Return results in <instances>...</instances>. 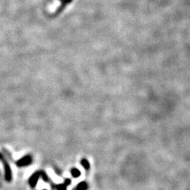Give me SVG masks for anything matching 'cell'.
Masks as SVG:
<instances>
[{"label":"cell","instance_id":"6da1fadb","mask_svg":"<svg viewBox=\"0 0 190 190\" xmlns=\"http://www.w3.org/2000/svg\"><path fill=\"white\" fill-rule=\"evenodd\" d=\"M30 162H31L30 157H29V156H27V157L23 158L22 159L20 160L19 162H18V166H27V165H29V164L30 163Z\"/></svg>","mask_w":190,"mask_h":190},{"label":"cell","instance_id":"7a4b0ae2","mask_svg":"<svg viewBox=\"0 0 190 190\" xmlns=\"http://www.w3.org/2000/svg\"><path fill=\"white\" fill-rule=\"evenodd\" d=\"M38 178H39V174H38V173H35V174L33 175V177H31V179H30L31 185H33V186L35 185V184L37 183Z\"/></svg>","mask_w":190,"mask_h":190},{"label":"cell","instance_id":"3957f363","mask_svg":"<svg viewBox=\"0 0 190 190\" xmlns=\"http://www.w3.org/2000/svg\"><path fill=\"white\" fill-rule=\"evenodd\" d=\"M87 188V184L86 182H81L79 184V185L77 186L78 190H86Z\"/></svg>","mask_w":190,"mask_h":190},{"label":"cell","instance_id":"277c9868","mask_svg":"<svg viewBox=\"0 0 190 190\" xmlns=\"http://www.w3.org/2000/svg\"><path fill=\"white\" fill-rule=\"evenodd\" d=\"M81 163L86 170H88V169L90 168V163H89V162H88L86 159H85V158H83V159L82 160Z\"/></svg>","mask_w":190,"mask_h":190},{"label":"cell","instance_id":"5b68a950","mask_svg":"<svg viewBox=\"0 0 190 190\" xmlns=\"http://www.w3.org/2000/svg\"><path fill=\"white\" fill-rule=\"evenodd\" d=\"M71 174L74 177H78L80 176V171L78 169H72L71 170Z\"/></svg>","mask_w":190,"mask_h":190},{"label":"cell","instance_id":"8992f818","mask_svg":"<svg viewBox=\"0 0 190 190\" xmlns=\"http://www.w3.org/2000/svg\"><path fill=\"white\" fill-rule=\"evenodd\" d=\"M57 188L59 190H66V186L64 185H60L57 186Z\"/></svg>","mask_w":190,"mask_h":190},{"label":"cell","instance_id":"52a82bcc","mask_svg":"<svg viewBox=\"0 0 190 190\" xmlns=\"http://www.w3.org/2000/svg\"><path fill=\"white\" fill-rule=\"evenodd\" d=\"M71 183L70 180H66V185H69Z\"/></svg>","mask_w":190,"mask_h":190}]
</instances>
